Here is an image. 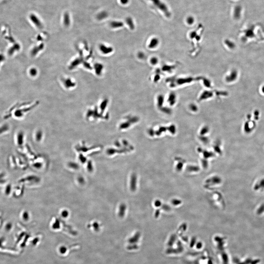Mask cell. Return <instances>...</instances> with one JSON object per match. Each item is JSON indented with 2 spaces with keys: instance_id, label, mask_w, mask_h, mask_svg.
<instances>
[{
  "instance_id": "cell-1",
  "label": "cell",
  "mask_w": 264,
  "mask_h": 264,
  "mask_svg": "<svg viewBox=\"0 0 264 264\" xmlns=\"http://www.w3.org/2000/svg\"><path fill=\"white\" fill-rule=\"evenodd\" d=\"M99 47L100 51L104 55L109 54L113 51V48L112 47L107 46L104 44H101Z\"/></svg>"
},
{
  "instance_id": "cell-2",
  "label": "cell",
  "mask_w": 264,
  "mask_h": 264,
  "mask_svg": "<svg viewBox=\"0 0 264 264\" xmlns=\"http://www.w3.org/2000/svg\"><path fill=\"white\" fill-rule=\"evenodd\" d=\"M237 76V73L235 70H233L225 77V80L228 83H231L236 80Z\"/></svg>"
},
{
  "instance_id": "cell-3",
  "label": "cell",
  "mask_w": 264,
  "mask_h": 264,
  "mask_svg": "<svg viewBox=\"0 0 264 264\" xmlns=\"http://www.w3.org/2000/svg\"><path fill=\"white\" fill-rule=\"evenodd\" d=\"M137 186V175L135 174L132 175L130 180V188L132 191L136 190Z\"/></svg>"
},
{
  "instance_id": "cell-4",
  "label": "cell",
  "mask_w": 264,
  "mask_h": 264,
  "mask_svg": "<svg viewBox=\"0 0 264 264\" xmlns=\"http://www.w3.org/2000/svg\"><path fill=\"white\" fill-rule=\"evenodd\" d=\"M159 44V40L157 38H152L149 43L148 47L151 49H153L156 48Z\"/></svg>"
},
{
  "instance_id": "cell-5",
  "label": "cell",
  "mask_w": 264,
  "mask_h": 264,
  "mask_svg": "<svg viewBox=\"0 0 264 264\" xmlns=\"http://www.w3.org/2000/svg\"><path fill=\"white\" fill-rule=\"evenodd\" d=\"M194 79L193 78H182L178 79L176 81V83H177V85H181L183 84H186L191 82L193 80H194Z\"/></svg>"
},
{
  "instance_id": "cell-6",
  "label": "cell",
  "mask_w": 264,
  "mask_h": 264,
  "mask_svg": "<svg viewBox=\"0 0 264 264\" xmlns=\"http://www.w3.org/2000/svg\"><path fill=\"white\" fill-rule=\"evenodd\" d=\"M16 143L19 146L23 145L24 141V134L23 132H19L16 136Z\"/></svg>"
},
{
  "instance_id": "cell-7",
  "label": "cell",
  "mask_w": 264,
  "mask_h": 264,
  "mask_svg": "<svg viewBox=\"0 0 264 264\" xmlns=\"http://www.w3.org/2000/svg\"><path fill=\"white\" fill-rule=\"evenodd\" d=\"M94 68L95 73L98 76H100L102 74L104 66L101 63H96L94 65Z\"/></svg>"
},
{
  "instance_id": "cell-8",
  "label": "cell",
  "mask_w": 264,
  "mask_h": 264,
  "mask_svg": "<svg viewBox=\"0 0 264 264\" xmlns=\"http://www.w3.org/2000/svg\"><path fill=\"white\" fill-rule=\"evenodd\" d=\"M126 210V206L124 204H122L120 205L118 210V216L120 218H123L125 214Z\"/></svg>"
},
{
  "instance_id": "cell-9",
  "label": "cell",
  "mask_w": 264,
  "mask_h": 264,
  "mask_svg": "<svg viewBox=\"0 0 264 264\" xmlns=\"http://www.w3.org/2000/svg\"><path fill=\"white\" fill-rule=\"evenodd\" d=\"M242 12V8L241 6H237L234 9V16L236 19H239L240 17Z\"/></svg>"
},
{
  "instance_id": "cell-10",
  "label": "cell",
  "mask_w": 264,
  "mask_h": 264,
  "mask_svg": "<svg viewBox=\"0 0 264 264\" xmlns=\"http://www.w3.org/2000/svg\"><path fill=\"white\" fill-rule=\"evenodd\" d=\"M9 125L8 124H4L0 125V135L6 133L9 131Z\"/></svg>"
},
{
  "instance_id": "cell-11",
  "label": "cell",
  "mask_w": 264,
  "mask_h": 264,
  "mask_svg": "<svg viewBox=\"0 0 264 264\" xmlns=\"http://www.w3.org/2000/svg\"><path fill=\"white\" fill-rule=\"evenodd\" d=\"M64 82H65V86L68 88L73 87L75 86L74 83L73 82L72 80L70 79H66L65 81H64Z\"/></svg>"
},
{
  "instance_id": "cell-12",
  "label": "cell",
  "mask_w": 264,
  "mask_h": 264,
  "mask_svg": "<svg viewBox=\"0 0 264 264\" xmlns=\"http://www.w3.org/2000/svg\"><path fill=\"white\" fill-rule=\"evenodd\" d=\"M174 66L165 65L162 68V70L164 71L171 72L172 69H174Z\"/></svg>"
},
{
  "instance_id": "cell-13",
  "label": "cell",
  "mask_w": 264,
  "mask_h": 264,
  "mask_svg": "<svg viewBox=\"0 0 264 264\" xmlns=\"http://www.w3.org/2000/svg\"><path fill=\"white\" fill-rule=\"evenodd\" d=\"M150 62L152 65H155L159 62V59L156 57H152L150 59Z\"/></svg>"
},
{
  "instance_id": "cell-14",
  "label": "cell",
  "mask_w": 264,
  "mask_h": 264,
  "mask_svg": "<svg viewBox=\"0 0 264 264\" xmlns=\"http://www.w3.org/2000/svg\"><path fill=\"white\" fill-rule=\"evenodd\" d=\"M225 43L226 45L229 48H233L234 47V45L233 43L230 40H225Z\"/></svg>"
},
{
  "instance_id": "cell-15",
  "label": "cell",
  "mask_w": 264,
  "mask_h": 264,
  "mask_svg": "<svg viewBox=\"0 0 264 264\" xmlns=\"http://www.w3.org/2000/svg\"><path fill=\"white\" fill-rule=\"evenodd\" d=\"M204 84L207 87H210L211 86V84L210 82L209 81V80H208L207 79H204Z\"/></svg>"
},
{
  "instance_id": "cell-16",
  "label": "cell",
  "mask_w": 264,
  "mask_h": 264,
  "mask_svg": "<svg viewBox=\"0 0 264 264\" xmlns=\"http://www.w3.org/2000/svg\"><path fill=\"white\" fill-rule=\"evenodd\" d=\"M160 76L159 74H156L154 76L153 78V81L155 83L157 82L159 80H160Z\"/></svg>"
},
{
  "instance_id": "cell-17",
  "label": "cell",
  "mask_w": 264,
  "mask_h": 264,
  "mask_svg": "<svg viewBox=\"0 0 264 264\" xmlns=\"http://www.w3.org/2000/svg\"><path fill=\"white\" fill-rule=\"evenodd\" d=\"M37 70L35 69H34V68H32V69L30 70V74L32 76H33L36 75V74H37Z\"/></svg>"
},
{
  "instance_id": "cell-18",
  "label": "cell",
  "mask_w": 264,
  "mask_h": 264,
  "mask_svg": "<svg viewBox=\"0 0 264 264\" xmlns=\"http://www.w3.org/2000/svg\"><path fill=\"white\" fill-rule=\"evenodd\" d=\"M194 20L193 17H188V19L187 20V23L189 24H192L194 23Z\"/></svg>"
},
{
  "instance_id": "cell-19",
  "label": "cell",
  "mask_w": 264,
  "mask_h": 264,
  "mask_svg": "<svg viewBox=\"0 0 264 264\" xmlns=\"http://www.w3.org/2000/svg\"><path fill=\"white\" fill-rule=\"evenodd\" d=\"M154 204H155V206L156 207H159L161 205V203L160 200H157L155 201Z\"/></svg>"
},
{
  "instance_id": "cell-20",
  "label": "cell",
  "mask_w": 264,
  "mask_h": 264,
  "mask_svg": "<svg viewBox=\"0 0 264 264\" xmlns=\"http://www.w3.org/2000/svg\"><path fill=\"white\" fill-rule=\"evenodd\" d=\"M138 57L140 58L143 59V58H144V54L143 53V52H139L138 54Z\"/></svg>"
},
{
  "instance_id": "cell-21",
  "label": "cell",
  "mask_w": 264,
  "mask_h": 264,
  "mask_svg": "<svg viewBox=\"0 0 264 264\" xmlns=\"http://www.w3.org/2000/svg\"><path fill=\"white\" fill-rule=\"evenodd\" d=\"M5 60V57L2 54H0V64Z\"/></svg>"
},
{
  "instance_id": "cell-22",
  "label": "cell",
  "mask_w": 264,
  "mask_h": 264,
  "mask_svg": "<svg viewBox=\"0 0 264 264\" xmlns=\"http://www.w3.org/2000/svg\"><path fill=\"white\" fill-rule=\"evenodd\" d=\"M159 214H160V210H157L156 211L155 213V218H158V217H159Z\"/></svg>"
},
{
  "instance_id": "cell-23",
  "label": "cell",
  "mask_w": 264,
  "mask_h": 264,
  "mask_svg": "<svg viewBox=\"0 0 264 264\" xmlns=\"http://www.w3.org/2000/svg\"><path fill=\"white\" fill-rule=\"evenodd\" d=\"M29 109H30L28 108V109H26V110H29ZM24 111H25V113L27 112H26V109H24Z\"/></svg>"
},
{
  "instance_id": "cell-24",
  "label": "cell",
  "mask_w": 264,
  "mask_h": 264,
  "mask_svg": "<svg viewBox=\"0 0 264 264\" xmlns=\"http://www.w3.org/2000/svg\"><path fill=\"white\" fill-rule=\"evenodd\" d=\"M262 90H263V92L264 93V87L263 88V89H262Z\"/></svg>"
}]
</instances>
